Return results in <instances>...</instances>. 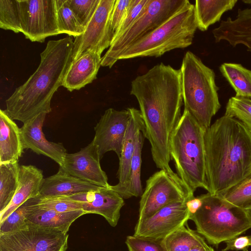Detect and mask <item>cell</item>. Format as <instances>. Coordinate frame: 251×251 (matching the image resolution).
Segmentation results:
<instances>
[{
  "instance_id": "1",
  "label": "cell",
  "mask_w": 251,
  "mask_h": 251,
  "mask_svg": "<svg viewBox=\"0 0 251 251\" xmlns=\"http://www.w3.org/2000/svg\"><path fill=\"white\" fill-rule=\"evenodd\" d=\"M130 93L138 101L144 124V135L150 143L156 167L176 175L169 165L170 144L181 117L180 72L169 66H154L131 81Z\"/></svg>"
},
{
  "instance_id": "2",
  "label": "cell",
  "mask_w": 251,
  "mask_h": 251,
  "mask_svg": "<svg viewBox=\"0 0 251 251\" xmlns=\"http://www.w3.org/2000/svg\"><path fill=\"white\" fill-rule=\"evenodd\" d=\"M208 193L221 197L251 178V133L238 120L225 115L204 134Z\"/></svg>"
},
{
  "instance_id": "3",
  "label": "cell",
  "mask_w": 251,
  "mask_h": 251,
  "mask_svg": "<svg viewBox=\"0 0 251 251\" xmlns=\"http://www.w3.org/2000/svg\"><path fill=\"white\" fill-rule=\"evenodd\" d=\"M73 45L70 36L48 42L40 54L41 61L37 70L6 100L4 110L12 120L25 124L41 113L51 111L52 96L62 86L73 61Z\"/></svg>"
},
{
  "instance_id": "4",
  "label": "cell",
  "mask_w": 251,
  "mask_h": 251,
  "mask_svg": "<svg viewBox=\"0 0 251 251\" xmlns=\"http://www.w3.org/2000/svg\"><path fill=\"white\" fill-rule=\"evenodd\" d=\"M205 132L192 115L184 110L170 141V154L174 161L176 174L193 193L198 188L208 190Z\"/></svg>"
},
{
  "instance_id": "5",
  "label": "cell",
  "mask_w": 251,
  "mask_h": 251,
  "mask_svg": "<svg viewBox=\"0 0 251 251\" xmlns=\"http://www.w3.org/2000/svg\"><path fill=\"white\" fill-rule=\"evenodd\" d=\"M180 70L184 110L206 131L221 106L215 74L190 51L185 54Z\"/></svg>"
},
{
  "instance_id": "6",
  "label": "cell",
  "mask_w": 251,
  "mask_h": 251,
  "mask_svg": "<svg viewBox=\"0 0 251 251\" xmlns=\"http://www.w3.org/2000/svg\"><path fill=\"white\" fill-rule=\"evenodd\" d=\"M197 24L194 5L191 3L164 24L128 47L118 60L143 57H159L193 42Z\"/></svg>"
},
{
  "instance_id": "7",
  "label": "cell",
  "mask_w": 251,
  "mask_h": 251,
  "mask_svg": "<svg viewBox=\"0 0 251 251\" xmlns=\"http://www.w3.org/2000/svg\"><path fill=\"white\" fill-rule=\"evenodd\" d=\"M201 205L190 216L196 231L213 245L232 239L251 228L243 209L227 204L219 196L209 193L199 196Z\"/></svg>"
},
{
  "instance_id": "8",
  "label": "cell",
  "mask_w": 251,
  "mask_h": 251,
  "mask_svg": "<svg viewBox=\"0 0 251 251\" xmlns=\"http://www.w3.org/2000/svg\"><path fill=\"white\" fill-rule=\"evenodd\" d=\"M190 3L188 0H148L135 23L112 41L101 58V66L111 68L128 47L158 28Z\"/></svg>"
},
{
  "instance_id": "9",
  "label": "cell",
  "mask_w": 251,
  "mask_h": 251,
  "mask_svg": "<svg viewBox=\"0 0 251 251\" xmlns=\"http://www.w3.org/2000/svg\"><path fill=\"white\" fill-rule=\"evenodd\" d=\"M178 175H172L164 170L154 173L146 181L139 202L137 222L154 214L172 203L186 201L194 197Z\"/></svg>"
},
{
  "instance_id": "10",
  "label": "cell",
  "mask_w": 251,
  "mask_h": 251,
  "mask_svg": "<svg viewBox=\"0 0 251 251\" xmlns=\"http://www.w3.org/2000/svg\"><path fill=\"white\" fill-rule=\"evenodd\" d=\"M68 233L27 225L25 229L0 234V251H67Z\"/></svg>"
},
{
  "instance_id": "11",
  "label": "cell",
  "mask_w": 251,
  "mask_h": 251,
  "mask_svg": "<svg viewBox=\"0 0 251 251\" xmlns=\"http://www.w3.org/2000/svg\"><path fill=\"white\" fill-rule=\"evenodd\" d=\"M21 32L32 42H43L60 34L55 0H19Z\"/></svg>"
},
{
  "instance_id": "12",
  "label": "cell",
  "mask_w": 251,
  "mask_h": 251,
  "mask_svg": "<svg viewBox=\"0 0 251 251\" xmlns=\"http://www.w3.org/2000/svg\"><path fill=\"white\" fill-rule=\"evenodd\" d=\"M116 0H100L99 6L84 32L75 38L72 59H77L87 51L101 55L112 42L110 19Z\"/></svg>"
},
{
  "instance_id": "13",
  "label": "cell",
  "mask_w": 251,
  "mask_h": 251,
  "mask_svg": "<svg viewBox=\"0 0 251 251\" xmlns=\"http://www.w3.org/2000/svg\"><path fill=\"white\" fill-rule=\"evenodd\" d=\"M187 201L170 204L152 216L137 222L133 235L155 241L162 240L187 224L190 217Z\"/></svg>"
},
{
  "instance_id": "14",
  "label": "cell",
  "mask_w": 251,
  "mask_h": 251,
  "mask_svg": "<svg viewBox=\"0 0 251 251\" xmlns=\"http://www.w3.org/2000/svg\"><path fill=\"white\" fill-rule=\"evenodd\" d=\"M130 117L128 108L106 110L94 127L93 140L100 158L107 152L114 151L119 158Z\"/></svg>"
},
{
  "instance_id": "15",
  "label": "cell",
  "mask_w": 251,
  "mask_h": 251,
  "mask_svg": "<svg viewBox=\"0 0 251 251\" xmlns=\"http://www.w3.org/2000/svg\"><path fill=\"white\" fill-rule=\"evenodd\" d=\"M100 159L92 140L78 151L67 153L63 165L59 167L76 178L99 187H108L110 185L105 172L101 168Z\"/></svg>"
},
{
  "instance_id": "16",
  "label": "cell",
  "mask_w": 251,
  "mask_h": 251,
  "mask_svg": "<svg viewBox=\"0 0 251 251\" xmlns=\"http://www.w3.org/2000/svg\"><path fill=\"white\" fill-rule=\"evenodd\" d=\"M67 197L79 202L85 214H99L112 227L117 225L125 204L124 199L110 185Z\"/></svg>"
},
{
  "instance_id": "17",
  "label": "cell",
  "mask_w": 251,
  "mask_h": 251,
  "mask_svg": "<svg viewBox=\"0 0 251 251\" xmlns=\"http://www.w3.org/2000/svg\"><path fill=\"white\" fill-rule=\"evenodd\" d=\"M47 114L40 113L20 128L23 146L24 149L48 157L61 166L67 150L62 143L50 142L45 138L42 128Z\"/></svg>"
},
{
  "instance_id": "18",
  "label": "cell",
  "mask_w": 251,
  "mask_h": 251,
  "mask_svg": "<svg viewBox=\"0 0 251 251\" xmlns=\"http://www.w3.org/2000/svg\"><path fill=\"white\" fill-rule=\"evenodd\" d=\"M130 117L119 158L117 173L118 183L110 188L119 195L126 185L129 176V168L136 147L137 139L140 132L144 134L145 126L140 110L128 108Z\"/></svg>"
},
{
  "instance_id": "19",
  "label": "cell",
  "mask_w": 251,
  "mask_h": 251,
  "mask_svg": "<svg viewBox=\"0 0 251 251\" xmlns=\"http://www.w3.org/2000/svg\"><path fill=\"white\" fill-rule=\"evenodd\" d=\"M212 33L216 43L226 41L233 47L243 45L251 52V8L239 9L235 19L222 21Z\"/></svg>"
},
{
  "instance_id": "20",
  "label": "cell",
  "mask_w": 251,
  "mask_h": 251,
  "mask_svg": "<svg viewBox=\"0 0 251 251\" xmlns=\"http://www.w3.org/2000/svg\"><path fill=\"white\" fill-rule=\"evenodd\" d=\"M44 178L42 171L36 166L20 165L18 187L9 205L0 213V222L26 201L40 196Z\"/></svg>"
},
{
  "instance_id": "21",
  "label": "cell",
  "mask_w": 251,
  "mask_h": 251,
  "mask_svg": "<svg viewBox=\"0 0 251 251\" xmlns=\"http://www.w3.org/2000/svg\"><path fill=\"white\" fill-rule=\"evenodd\" d=\"M101 61V55L94 51H89L82 54L72 62L62 86L72 92L91 83L97 77Z\"/></svg>"
},
{
  "instance_id": "22",
  "label": "cell",
  "mask_w": 251,
  "mask_h": 251,
  "mask_svg": "<svg viewBox=\"0 0 251 251\" xmlns=\"http://www.w3.org/2000/svg\"><path fill=\"white\" fill-rule=\"evenodd\" d=\"M99 187L71 175L59 167L55 174L44 178L39 195L41 197H68Z\"/></svg>"
},
{
  "instance_id": "23",
  "label": "cell",
  "mask_w": 251,
  "mask_h": 251,
  "mask_svg": "<svg viewBox=\"0 0 251 251\" xmlns=\"http://www.w3.org/2000/svg\"><path fill=\"white\" fill-rule=\"evenodd\" d=\"M24 148L21 128L6 113L0 110V164L18 162Z\"/></svg>"
},
{
  "instance_id": "24",
  "label": "cell",
  "mask_w": 251,
  "mask_h": 251,
  "mask_svg": "<svg viewBox=\"0 0 251 251\" xmlns=\"http://www.w3.org/2000/svg\"><path fill=\"white\" fill-rule=\"evenodd\" d=\"M84 214L82 210L60 213L39 207L37 204L27 216L26 223L27 225L55 229L68 233L72 223Z\"/></svg>"
},
{
  "instance_id": "25",
  "label": "cell",
  "mask_w": 251,
  "mask_h": 251,
  "mask_svg": "<svg viewBox=\"0 0 251 251\" xmlns=\"http://www.w3.org/2000/svg\"><path fill=\"white\" fill-rule=\"evenodd\" d=\"M237 0H197L194 5L198 28L206 31L209 26L220 20L222 15L232 9Z\"/></svg>"
},
{
  "instance_id": "26",
  "label": "cell",
  "mask_w": 251,
  "mask_h": 251,
  "mask_svg": "<svg viewBox=\"0 0 251 251\" xmlns=\"http://www.w3.org/2000/svg\"><path fill=\"white\" fill-rule=\"evenodd\" d=\"M220 71L236 93V97L251 99V71L240 64L225 63Z\"/></svg>"
},
{
  "instance_id": "27",
  "label": "cell",
  "mask_w": 251,
  "mask_h": 251,
  "mask_svg": "<svg viewBox=\"0 0 251 251\" xmlns=\"http://www.w3.org/2000/svg\"><path fill=\"white\" fill-rule=\"evenodd\" d=\"M143 133L138 134L134 152L131 160L129 176L127 182L120 194L124 199L141 196L143 193L141 181V155L144 139Z\"/></svg>"
},
{
  "instance_id": "28",
  "label": "cell",
  "mask_w": 251,
  "mask_h": 251,
  "mask_svg": "<svg viewBox=\"0 0 251 251\" xmlns=\"http://www.w3.org/2000/svg\"><path fill=\"white\" fill-rule=\"evenodd\" d=\"M205 239L186 224L160 241L165 251H190Z\"/></svg>"
},
{
  "instance_id": "29",
  "label": "cell",
  "mask_w": 251,
  "mask_h": 251,
  "mask_svg": "<svg viewBox=\"0 0 251 251\" xmlns=\"http://www.w3.org/2000/svg\"><path fill=\"white\" fill-rule=\"evenodd\" d=\"M18 162L0 164V213L11 202L18 187Z\"/></svg>"
},
{
  "instance_id": "30",
  "label": "cell",
  "mask_w": 251,
  "mask_h": 251,
  "mask_svg": "<svg viewBox=\"0 0 251 251\" xmlns=\"http://www.w3.org/2000/svg\"><path fill=\"white\" fill-rule=\"evenodd\" d=\"M55 2L60 34L66 33L75 38L81 35L85 28L72 11L68 0H55Z\"/></svg>"
},
{
  "instance_id": "31",
  "label": "cell",
  "mask_w": 251,
  "mask_h": 251,
  "mask_svg": "<svg viewBox=\"0 0 251 251\" xmlns=\"http://www.w3.org/2000/svg\"><path fill=\"white\" fill-rule=\"evenodd\" d=\"M40 196L31 198L12 212L4 221L0 222V234L12 232L27 227L26 220L39 202Z\"/></svg>"
},
{
  "instance_id": "32",
  "label": "cell",
  "mask_w": 251,
  "mask_h": 251,
  "mask_svg": "<svg viewBox=\"0 0 251 251\" xmlns=\"http://www.w3.org/2000/svg\"><path fill=\"white\" fill-rule=\"evenodd\" d=\"M0 27L21 32L19 0H0Z\"/></svg>"
},
{
  "instance_id": "33",
  "label": "cell",
  "mask_w": 251,
  "mask_h": 251,
  "mask_svg": "<svg viewBox=\"0 0 251 251\" xmlns=\"http://www.w3.org/2000/svg\"><path fill=\"white\" fill-rule=\"evenodd\" d=\"M225 115L240 121L251 133V99L236 96L230 98Z\"/></svg>"
},
{
  "instance_id": "34",
  "label": "cell",
  "mask_w": 251,
  "mask_h": 251,
  "mask_svg": "<svg viewBox=\"0 0 251 251\" xmlns=\"http://www.w3.org/2000/svg\"><path fill=\"white\" fill-rule=\"evenodd\" d=\"M220 197L231 206L243 209L251 207V178L235 186Z\"/></svg>"
},
{
  "instance_id": "35",
  "label": "cell",
  "mask_w": 251,
  "mask_h": 251,
  "mask_svg": "<svg viewBox=\"0 0 251 251\" xmlns=\"http://www.w3.org/2000/svg\"><path fill=\"white\" fill-rule=\"evenodd\" d=\"M37 206L42 208L50 209L60 213L82 210L79 202L70 199L67 197H41L40 196Z\"/></svg>"
},
{
  "instance_id": "36",
  "label": "cell",
  "mask_w": 251,
  "mask_h": 251,
  "mask_svg": "<svg viewBox=\"0 0 251 251\" xmlns=\"http://www.w3.org/2000/svg\"><path fill=\"white\" fill-rule=\"evenodd\" d=\"M73 12L85 29L94 14L100 0H68Z\"/></svg>"
},
{
  "instance_id": "37",
  "label": "cell",
  "mask_w": 251,
  "mask_h": 251,
  "mask_svg": "<svg viewBox=\"0 0 251 251\" xmlns=\"http://www.w3.org/2000/svg\"><path fill=\"white\" fill-rule=\"evenodd\" d=\"M126 244L129 251H165L160 241L133 235L126 237Z\"/></svg>"
},
{
  "instance_id": "38",
  "label": "cell",
  "mask_w": 251,
  "mask_h": 251,
  "mask_svg": "<svg viewBox=\"0 0 251 251\" xmlns=\"http://www.w3.org/2000/svg\"><path fill=\"white\" fill-rule=\"evenodd\" d=\"M148 0H131L126 16L114 40L126 30L135 23L141 15Z\"/></svg>"
},
{
  "instance_id": "39",
  "label": "cell",
  "mask_w": 251,
  "mask_h": 251,
  "mask_svg": "<svg viewBox=\"0 0 251 251\" xmlns=\"http://www.w3.org/2000/svg\"><path fill=\"white\" fill-rule=\"evenodd\" d=\"M131 0H116L110 19L112 41L115 38L129 6Z\"/></svg>"
},
{
  "instance_id": "40",
  "label": "cell",
  "mask_w": 251,
  "mask_h": 251,
  "mask_svg": "<svg viewBox=\"0 0 251 251\" xmlns=\"http://www.w3.org/2000/svg\"><path fill=\"white\" fill-rule=\"evenodd\" d=\"M225 242L226 246L222 251H248L249 247L251 246V235L238 236Z\"/></svg>"
},
{
  "instance_id": "41",
  "label": "cell",
  "mask_w": 251,
  "mask_h": 251,
  "mask_svg": "<svg viewBox=\"0 0 251 251\" xmlns=\"http://www.w3.org/2000/svg\"><path fill=\"white\" fill-rule=\"evenodd\" d=\"M190 216L194 214L200 208L201 205V200L200 196L193 197L186 201Z\"/></svg>"
},
{
  "instance_id": "42",
  "label": "cell",
  "mask_w": 251,
  "mask_h": 251,
  "mask_svg": "<svg viewBox=\"0 0 251 251\" xmlns=\"http://www.w3.org/2000/svg\"><path fill=\"white\" fill-rule=\"evenodd\" d=\"M190 251H215L214 249L209 246L204 240L200 244L193 248Z\"/></svg>"
},
{
  "instance_id": "43",
  "label": "cell",
  "mask_w": 251,
  "mask_h": 251,
  "mask_svg": "<svg viewBox=\"0 0 251 251\" xmlns=\"http://www.w3.org/2000/svg\"><path fill=\"white\" fill-rule=\"evenodd\" d=\"M244 210H245L248 218L251 222V207Z\"/></svg>"
},
{
  "instance_id": "44",
  "label": "cell",
  "mask_w": 251,
  "mask_h": 251,
  "mask_svg": "<svg viewBox=\"0 0 251 251\" xmlns=\"http://www.w3.org/2000/svg\"><path fill=\"white\" fill-rule=\"evenodd\" d=\"M242 1L246 4H251V0H244Z\"/></svg>"
}]
</instances>
